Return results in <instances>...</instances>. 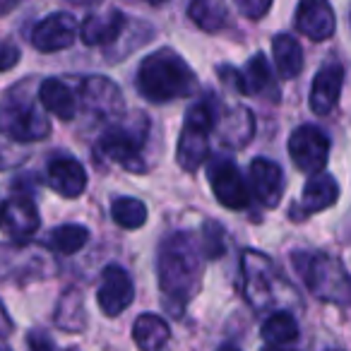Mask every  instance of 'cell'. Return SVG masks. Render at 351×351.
I'll use <instances>...</instances> for the list:
<instances>
[{"label": "cell", "instance_id": "6da1fadb", "mask_svg": "<svg viewBox=\"0 0 351 351\" xmlns=\"http://www.w3.org/2000/svg\"><path fill=\"white\" fill-rule=\"evenodd\" d=\"M156 274L166 308L181 315L202 282V253L191 234H173L159 245Z\"/></svg>", "mask_w": 351, "mask_h": 351}, {"label": "cell", "instance_id": "7a4b0ae2", "mask_svg": "<svg viewBox=\"0 0 351 351\" xmlns=\"http://www.w3.org/2000/svg\"><path fill=\"white\" fill-rule=\"evenodd\" d=\"M197 89V77L191 65L171 49L154 51L137 70V92L147 101L164 104L186 99Z\"/></svg>", "mask_w": 351, "mask_h": 351}, {"label": "cell", "instance_id": "3957f363", "mask_svg": "<svg viewBox=\"0 0 351 351\" xmlns=\"http://www.w3.org/2000/svg\"><path fill=\"white\" fill-rule=\"evenodd\" d=\"M293 267L317 298L332 303L351 301V279L337 258H330L325 253H296Z\"/></svg>", "mask_w": 351, "mask_h": 351}, {"label": "cell", "instance_id": "277c9868", "mask_svg": "<svg viewBox=\"0 0 351 351\" xmlns=\"http://www.w3.org/2000/svg\"><path fill=\"white\" fill-rule=\"evenodd\" d=\"M217 125V104L215 97H205L191 106L186 116V125L178 137V149H176V159L178 166L188 173L200 169V164L210 154V132Z\"/></svg>", "mask_w": 351, "mask_h": 351}, {"label": "cell", "instance_id": "5b68a950", "mask_svg": "<svg viewBox=\"0 0 351 351\" xmlns=\"http://www.w3.org/2000/svg\"><path fill=\"white\" fill-rule=\"evenodd\" d=\"M279 289H289V284L282 279L277 267L267 255L258 253V250H245L243 253V293L250 308L258 313L267 311V308L277 306L284 301L279 296Z\"/></svg>", "mask_w": 351, "mask_h": 351}, {"label": "cell", "instance_id": "8992f818", "mask_svg": "<svg viewBox=\"0 0 351 351\" xmlns=\"http://www.w3.org/2000/svg\"><path fill=\"white\" fill-rule=\"evenodd\" d=\"M147 135V118L142 113H135L128 121H116L99 140L101 152L121 164L128 171H145L147 166L142 164V145Z\"/></svg>", "mask_w": 351, "mask_h": 351}, {"label": "cell", "instance_id": "52a82bcc", "mask_svg": "<svg viewBox=\"0 0 351 351\" xmlns=\"http://www.w3.org/2000/svg\"><path fill=\"white\" fill-rule=\"evenodd\" d=\"M0 123H3V130L17 142H36L51 132L49 121L36 108V104L20 97L17 92H12L0 108Z\"/></svg>", "mask_w": 351, "mask_h": 351}, {"label": "cell", "instance_id": "ba28073f", "mask_svg": "<svg viewBox=\"0 0 351 351\" xmlns=\"http://www.w3.org/2000/svg\"><path fill=\"white\" fill-rule=\"evenodd\" d=\"M289 154L303 173H317L325 169L330 156V137L315 125H301L289 137Z\"/></svg>", "mask_w": 351, "mask_h": 351}, {"label": "cell", "instance_id": "9c48e42d", "mask_svg": "<svg viewBox=\"0 0 351 351\" xmlns=\"http://www.w3.org/2000/svg\"><path fill=\"white\" fill-rule=\"evenodd\" d=\"M210 186L215 197L229 210H243L250 202V191L234 161H215L210 166Z\"/></svg>", "mask_w": 351, "mask_h": 351}, {"label": "cell", "instance_id": "30bf717a", "mask_svg": "<svg viewBox=\"0 0 351 351\" xmlns=\"http://www.w3.org/2000/svg\"><path fill=\"white\" fill-rule=\"evenodd\" d=\"M39 229V212L27 197H10L0 205V231L15 243H27Z\"/></svg>", "mask_w": 351, "mask_h": 351}, {"label": "cell", "instance_id": "8fae6325", "mask_svg": "<svg viewBox=\"0 0 351 351\" xmlns=\"http://www.w3.org/2000/svg\"><path fill=\"white\" fill-rule=\"evenodd\" d=\"M135 298V287H132L130 274L118 265H108L101 274V287H99L97 301L104 315L116 317L125 311Z\"/></svg>", "mask_w": 351, "mask_h": 351}, {"label": "cell", "instance_id": "7c38bea8", "mask_svg": "<svg viewBox=\"0 0 351 351\" xmlns=\"http://www.w3.org/2000/svg\"><path fill=\"white\" fill-rule=\"evenodd\" d=\"M77 39V22L68 12H56L39 22L32 29V44L41 53H53V51H63L75 44Z\"/></svg>", "mask_w": 351, "mask_h": 351}, {"label": "cell", "instance_id": "4fadbf2b", "mask_svg": "<svg viewBox=\"0 0 351 351\" xmlns=\"http://www.w3.org/2000/svg\"><path fill=\"white\" fill-rule=\"evenodd\" d=\"M335 12L330 0H301L296 8V29L313 41H325L335 34Z\"/></svg>", "mask_w": 351, "mask_h": 351}, {"label": "cell", "instance_id": "5bb4252c", "mask_svg": "<svg viewBox=\"0 0 351 351\" xmlns=\"http://www.w3.org/2000/svg\"><path fill=\"white\" fill-rule=\"evenodd\" d=\"M82 104L97 118H113L121 111V89L106 77H89L82 84Z\"/></svg>", "mask_w": 351, "mask_h": 351}, {"label": "cell", "instance_id": "9a60e30c", "mask_svg": "<svg viewBox=\"0 0 351 351\" xmlns=\"http://www.w3.org/2000/svg\"><path fill=\"white\" fill-rule=\"evenodd\" d=\"M250 186L265 207H277L284 195V173L274 161L258 159L250 164Z\"/></svg>", "mask_w": 351, "mask_h": 351}, {"label": "cell", "instance_id": "2e32d148", "mask_svg": "<svg viewBox=\"0 0 351 351\" xmlns=\"http://www.w3.org/2000/svg\"><path fill=\"white\" fill-rule=\"evenodd\" d=\"M341 84H344V68L339 63H330L315 75L311 87V108L317 116H327L339 101Z\"/></svg>", "mask_w": 351, "mask_h": 351}, {"label": "cell", "instance_id": "e0dca14e", "mask_svg": "<svg viewBox=\"0 0 351 351\" xmlns=\"http://www.w3.org/2000/svg\"><path fill=\"white\" fill-rule=\"evenodd\" d=\"M337 197H339V186H337L335 178H332L330 173H317L306 183L303 195H301V207L293 210L291 215L303 219V217L315 215V212H322V210H327V207H332L337 202Z\"/></svg>", "mask_w": 351, "mask_h": 351}, {"label": "cell", "instance_id": "ac0fdd59", "mask_svg": "<svg viewBox=\"0 0 351 351\" xmlns=\"http://www.w3.org/2000/svg\"><path fill=\"white\" fill-rule=\"evenodd\" d=\"M49 183L58 195L63 197H77L87 188V171L80 161L70 156L53 159L49 166Z\"/></svg>", "mask_w": 351, "mask_h": 351}, {"label": "cell", "instance_id": "d6986e66", "mask_svg": "<svg viewBox=\"0 0 351 351\" xmlns=\"http://www.w3.org/2000/svg\"><path fill=\"white\" fill-rule=\"evenodd\" d=\"M125 29V17L118 10H108L104 15H92L82 22L80 39L87 46H108Z\"/></svg>", "mask_w": 351, "mask_h": 351}, {"label": "cell", "instance_id": "ffe728a7", "mask_svg": "<svg viewBox=\"0 0 351 351\" xmlns=\"http://www.w3.org/2000/svg\"><path fill=\"white\" fill-rule=\"evenodd\" d=\"M39 101L60 121H73L77 116V97L63 80H46L39 87Z\"/></svg>", "mask_w": 351, "mask_h": 351}, {"label": "cell", "instance_id": "44dd1931", "mask_svg": "<svg viewBox=\"0 0 351 351\" xmlns=\"http://www.w3.org/2000/svg\"><path fill=\"white\" fill-rule=\"evenodd\" d=\"M132 337H135V344L140 351H161L169 344L171 330L159 315L142 313L132 325Z\"/></svg>", "mask_w": 351, "mask_h": 351}, {"label": "cell", "instance_id": "7402d4cb", "mask_svg": "<svg viewBox=\"0 0 351 351\" xmlns=\"http://www.w3.org/2000/svg\"><path fill=\"white\" fill-rule=\"evenodd\" d=\"M272 53H274V65H277L279 75L284 80H291L301 73L303 68V51L293 36L289 34H277L272 41Z\"/></svg>", "mask_w": 351, "mask_h": 351}, {"label": "cell", "instance_id": "603a6c76", "mask_svg": "<svg viewBox=\"0 0 351 351\" xmlns=\"http://www.w3.org/2000/svg\"><path fill=\"white\" fill-rule=\"evenodd\" d=\"M56 325L65 332H80L87 325V311H84V298L77 289H68L60 296L56 306Z\"/></svg>", "mask_w": 351, "mask_h": 351}, {"label": "cell", "instance_id": "cb8c5ba5", "mask_svg": "<svg viewBox=\"0 0 351 351\" xmlns=\"http://www.w3.org/2000/svg\"><path fill=\"white\" fill-rule=\"evenodd\" d=\"M188 15L202 32H219L226 25L229 12H226L224 0H193Z\"/></svg>", "mask_w": 351, "mask_h": 351}, {"label": "cell", "instance_id": "d4e9b609", "mask_svg": "<svg viewBox=\"0 0 351 351\" xmlns=\"http://www.w3.org/2000/svg\"><path fill=\"white\" fill-rule=\"evenodd\" d=\"M274 94V80L269 63L263 53H255L243 70V94Z\"/></svg>", "mask_w": 351, "mask_h": 351}, {"label": "cell", "instance_id": "484cf974", "mask_svg": "<svg viewBox=\"0 0 351 351\" xmlns=\"http://www.w3.org/2000/svg\"><path fill=\"white\" fill-rule=\"evenodd\" d=\"M89 241V231L80 224H63L58 229L51 231L49 245L60 255H73L77 250H82Z\"/></svg>", "mask_w": 351, "mask_h": 351}, {"label": "cell", "instance_id": "4316f807", "mask_svg": "<svg viewBox=\"0 0 351 351\" xmlns=\"http://www.w3.org/2000/svg\"><path fill=\"white\" fill-rule=\"evenodd\" d=\"M221 140L226 145L241 147L253 137V113L248 108H236L231 116L224 118V125H221Z\"/></svg>", "mask_w": 351, "mask_h": 351}, {"label": "cell", "instance_id": "83f0119b", "mask_svg": "<svg viewBox=\"0 0 351 351\" xmlns=\"http://www.w3.org/2000/svg\"><path fill=\"white\" fill-rule=\"evenodd\" d=\"M113 221L123 229H140L147 221V207L137 197H118L111 205Z\"/></svg>", "mask_w": 351, "mask_h": 351}, {"label": "cell", "instance_id": "f1b7e54d", "mask_svg": "<svg viewBox=\"0 0 351 351\" xmlns=\"http://www.w3.org/2000/svg\"><path fill=\"white\" fill-rule=\"evenodd\" d=\"M263 337L269 344H289V341L298 339V325L289 313H274L265 320Z\"/></svg>", "mask_w": 351, "mask_h": 351}, {"label": "cell", "instance_id": "f546056e", "mask_svg": "<svg viewBox=\"0 0 351 351\" xmlns=\"http://www.w3.org/2000/svg\"><path fill=\"white\" fill-rule=\"evenodd\" d=\"M202 243H205V255L210 260H219L226 250V241H224V229H221L217 221H207L202 226Z\"/></svg>", "mask_w": 351, "mask_h": 351}, {"label": "cell", "instance_id": "4dcf8cb0", "mask_svg": "<svg viewBox=\"0 0 351 351\" xmlns=\"http://www.w3.org/2000/svg\"><path fill=\"white\" fill-rule=\"evenodd\" d=\"M234 5L239 8V12L250 20H260L267 15V10L272 8V0H234Z\"/></svg>", "mask_w": 351, "mask_h": 351}, {"label": "cell", "instance_id": "1f68e13d", "mask_svg": "<svg viewBox=\"0 0 351 351\" xmlns=\"http://www.w3.org/2000/svg\"><path fill=\"white\" fill-rule=\"evenodd\" d=\"M20 46L12 44L10 39H0V73L12 70L20 63Z\"/></svg>", "mask_w": 351, "mask_h": 351}, {"label": "cell", "instance_id": "d6a6232c", "mask_svg": "<svg viewBox=\"0 0 351 351\" xmlns=\"http://www.w3.org/2000/svg\"><path fill=\"white\" fill-rule=\"evenodd\" d=\"M29 351H53V341L44 332H32L29 335Z\"/></svg>", "mask_w": 351, "mask_h": 351}, {"label": "cell", "instance_id": "836d02e7", "mask_svg": "<svg viewBox=\"0 0 351 351\" xmlns=\"http://www.w3.org/2000/svg\"><path fill=\"white\" fill-rule=\"evenodd\" d=\"M12 330H15V322L10 320V315H8V311H5V306L0 303V337L12 335Z\"/></svg>", "mask_w": 351, "mask_h": 351}, {"label": "cell", "instance_id": "e575fe53", "mask_svg": "<svg viewBox=\"0 0 351 351\" xmlns=\"http://www.w3.org/2000/svg\"><path fill=\"white\" fill-rule=\"evenodd\" d=\"M17 0H0V15H8V12L15 8Z\"/></svg>", "mask_w": 351, "mask_h": 351}, {"label": "cell", "instance_id": "d590c367", "mask_svg": "<svg viewBox=\"0 0 351 351\" xmlns=\"http://www.w3.org/2000/svg\"><path fill=\"white\" fill-rule=\"evenodd\" d=\"M70 3H75V5H82V8H89V5H97L99 0H70Z\"/></svg>", "mask_w": 351, "mask_h": 351}, {"label": "cell", "instance_id": "8d00e7d4", "mask_svg": "<svg viewBox=\"0 0 351 351\" xmlns=\"http://www.w3.org/2000/svg\"><path fill=\"white\" fill-rule=\"evenodd\" d=\"M263 351H293V349H284L282 344H272V346H265Z\"/></svg>", "mask_w": 351, "mask_h": 351}, {"label": "cell", "instance_id": "74e56055", "mask_svg": "<svg viewBox=\"0 0 351 351\" xmlns=\"http://www.w3.org/2000/svg\"><path fill=\"white\" fill-rule=\"evenodd\" d=\"M219 351H241L236 344H224V346H219Z\"/></svg>", "mask_w": 351, "mask_h": 351}, {"label": "cell", "instance_id": "f35d334b", "mask_svg": "<svg viewBox=\"0 0 351 351\" xmlns=\"http://www.w3.org/2000/svg\"><path fill=\"white\" fill-rule=\"evenodd\" d=\"M149 3H152V5H164L166 0H149Z\"/></svg>", "mask_w": 351, "mask_h": 351}, {"label": "cell", "instance_id": "ab89813d", "mask_svg": "<svg viewBox=\"0 0 351 351\" xmlns=\"http://www.w3.org/2000/svg\"><path fill=\"white\" fill-rule=\"evenodd\" d=\"M0 351H8V349H3V346H0Z\"/></svg>", "mask_w": 351, "mask_h": 351}, {"label": "cell", "instance_id": "60d3db41", "mask_svg": "<svg viewBox=\"0 0 351 351\" xmlns=\"http://www.w3.org/2000/svg\"><path fill=\"white\" fill-rule=\"evenodd\" d=\"M68 351H77V349H68Z\"/></svg>", "mask_w": 351, "mask_h": 351}]
</instances>
